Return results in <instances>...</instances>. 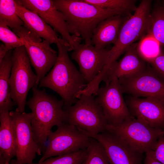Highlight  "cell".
<instances>
[{"instance_id": "cell-31", "label": "cell", "mask_w": 164, "mask_h": 164, "mask_svg": "<svg viewBox=\"0 0 164 164\" xmlns=\"http://www.w3.org/2000/svg\"><path fill=\"white\" fill-rule=\"evenodd\" d=\"M143 164H162L155 158L152 150L147 152Z\"/></svg>"}, {"instance_id": "cell-33", "label": "cell", "mask_w": 164, "mask_h": 164, "mask_svg": "<svg viewBox=\"0 0 164 164\" xmlns=\"http://www.w3.org/2000/svg\"><path fill=\"white\" fill-rule=\"evenodd\" d=\"M0 164H12L11 163V164L9 162L5 161L3 160L0 159Z\"/></svg>"}, {"instance_id": "cell-4", "label": "cell", "mask_w": 164, "mask_h": 164, "mask_svg": "<svg viewBox=\"0 0 164 164\" xmlns=\"http://www.w3.org/2000/svg\"><path fill=\"white\" fill-rule=\"evenodd\" d=\"M151 0L141 1L136 10L122 26L118 39L110 49L107 64L98 76L105 77L109 69L130 45L149 33L150 25Z\"/></svg>"}, {"instance_id": "cell-30", "label": "cell", "mask_w": 164, "mask_h": 164, "mask_svg": "<svg viewBox=\"0 0 164 164\" xmlns=\"http://www.w3.org/2000/svg\"><path fill=\"white\" fill-rule=\"evenodd\" d=\"M152 150L155 159L164 164V135L159 138Z\"/></svg>"}, {"instance_id": "cell-10", "label": "cell", "mask_w": 164, "mask_h": 164, "mask_svg": "<svg viewBox=\"0 0 164 164\" xmlns=\"http://www.w3.org/2000/svg\"><path fill=\"white\" fill-rule=\"evenodd\" d=\"M118 79L111 78L104 87L99 88L95 99L101 107L108 125H116L134 118L125 101Z\"/></svg>"}, {"instance_id": "cell-22", "label": "cell", "mask_w": 164, "mask_h": 164, "mask_svg": "<svg viewBox=\"0 0 164 164\" xmlns=\"http://www.w3.org/2000/svg\"><path fill=\"white\" fill-rule=\"evenodd\" d=\"M156 4L151 9L149 33L164 48V7L161 4Z\"/></svg>"}, {"instance_id": "cell-25", "label": "cell", "mask_w": 164, "mask_h": 164, "mask_svg": "<svg viewBox=\"0 0 164 164\" xmlns=\"http://www.w3.org/2000/svg\"><path fill=\"white\" fill-rule=\"evenodd\" d=\"M82 164H110L102 146L92 137H90L86 156Z\"/></svg>"}, {"instance_id": "cell-19", "label": "cell", "mask_w": 164, "mask_h": 164, "mask_svg": "<svg viewBox=\"0 0 164 164\" xmlns=\"http://www.w3.org/2000/svg\"><path fill=\"white\" fill-rule=\"evenodd\" d=\"M132 15H116L100 22L93 31L91 44L98 49L114 44L122 26Z\"/></svg>"}, {"instance_id": "cell-27", "label": "cell", "mask_w": 164, "mask_h": 164, "mask_svg": "<svg viewBox=\"0 0 164 164\" xmlns=\"http://www.w3.org/2000/svg\"><path fill=\"white\" fill-rule=\"evenodd\" d=\"M87 154V149L56 157L49 158L41 162L32 164H82Z\"/></svg>"}, {"instance_id": "cell-15", "label": "cell", "mask_w": 164, "mask_h": 164, "mask_svg": "<svg viewBox=\"0 0 164 164\" xmlns=\"http://www.w3.org/2000/svg\"><path fill=\"white\" fill-rule=\"evenodd\" d=\"M102 146L110 164H142L143 154L108 131L91 136Z\"/></svg>"}, {"instance_id": "cell-6", "label": "cell", "mask_w": 164, "mask_h": 164, "mask_svg": "<svg viewBox=\"0 0 164 164\" xmlns=\"http://www.w3.org/2000/svg\"><path fill=\"white\" fill-rule=\"evenodd\" d=\"M12 60L9 79L10 97L17 106L16 109L22 113L25 111L29 91L37 86V77L32 70L31 64L24 46L13 50Z\"/></svg>"}, {"instance_id": "cell-9", "label": "cell", "mask_w": 164, "mask_h": 164, "mask_svg": "<svg viewBox=\"0 0 164 164\" xmlns=\"http://www.w3.org/2000/svg\"><path fill=\"white\" fill-rule=\"evenodd\" d=\"M90 137L73 125L65 123L50 133L44 153L39 162L53 156L86 149Z\"/></svg>"}, {"instance_id": "cell-29", "label": "cell", "mask_w": 164, "mask_h": 164, "mask_svg": "<svg viewBox=\"0 0 164 164\" xmlns=\"http://www.w3.org/2000/svg\"><path fill=\"white\" fill-rule=\"evenodd\" d=\"M148 63L157 76L164 82V53L162 51Z\"/></svg>"}, {"instance_id": "cell-5", "label": "cell", "mask_w": 164, "mask_h": 164, "mask_svg": "<svg viewBox=\"0 0 164 164\" xmlns=\"http://www.w3.org/2000/svg\"><path fill=\"white\" fill-rule=\"evenodd\" d=\"M67 123L90 137L105 132L108 122L102 109L93 95H81L74 104L63 107Z\"/></svg>"}, {"instance_id": "cell-28", "label": "cell", "mask_w": 164, "mask_h": 164, "mask_svg": "<svg viewBox=\"0 0 164 164\" xmlns=\"http://www.w3.org/2000/svg\"><path fill=\"white\" fill-rule=\"evenodd\" d=\"M0 39L8 51L24 46L22 39L2 22H0Z\"/></svg>"}, {"instance_id": "cell-8", "label": "cell", "mask_w": 164, "mask_h": 164, "mask_svg": "<svg viewBox=\"0 0 164 164\" xmlns=\"http://www.w3.org/2000/svg\"><path fill=\"white\" fill-rule=\"evenodd\" d=\"M22 40L31 65L37 77L36 86L53 67L58 54L50 43L32 32L24 26L12 29Z\"/></svg>"}, {"instance_id": "cell-32", "label": "cell", "mask_w": 164, "mask_h": 164, "mask_svg": "<svg viewBox=\"0 0 164 164\" xmlns=\"http://www.w3.org/2000/svg\"><path fill=\"white\" fill-rule=\"evenodd\" d=\"M5 45L3 44L0 45V62L1 61L8 52Z\"/></svg>"}, {"instance_id": "cell-13", "label": "cell", "mask_w": 164, "mask_h": 164, "mask_svg": "<svg viewBox=\"0 0 164 164\" xmlns=\"http://www.w3.org/2000/svg\"><path fill=\"white\" fill-rule=\"evenodd\" d=\"M118 80L123 93L135 97H152L164 100V82L148 63L146 69L140 74Z\"/></svg>"}, {"instance_id": "cell-17", "label": "cell", "mask_w": 164, "mask_h": 164, "mask_svg": "<svg viewBox=\"0 0 164 164\" xmlns=\"http://www.w3.org/2000/svg\"><path fill=\"white\" fill-rule=\"evenodd\" d=\"M138 44L135 43L129 46L123 57L111 66L103 81L105 83L113 77L118 79L128 78L140 74L146 69L148 63L139 55L137 50Z\"/></svg>"}, {"instance_id": "cell-20", "label": "cell", "mask_w": 164, "mask_h": 164, "mask_svg": "<svg viewBox=\"0 0 164 164\" xmlns=\"http://www.w3.org/2000/svg\"><path fill=\"white\" fill-rule=\"evenodd\" d=\"M9 112H0V159L10 163L16 156L17 143L15 127Z\"/></svg>"}, {"instance_id": "cell-7", "label": "cell", "mask_w": 164, "mask_h": 164, "mask_svg": "<svg viewBox=\"0 0 164 164\" xmlns=\"http://www.w3.org/2000/svg\"><path fill=\"white\" fill-rule=\"evenodd\" d=\"M107 131L119 136L142 154L152 150L158 139L164 135V130L152 127L135 118L117 125L108 124Z\"/></svg>"}, {"instance_id": "cell-3", "label": "cell", "mask_w": 164, "mask_h": 164, "mask_svg": "<svg viewBox=\"0 0 164 164\" xmlns=\"http://www.w3.org/2000/svg\"><path fill=\"white\" fill-rule=\"evenodd\" d=\"M56 45L58 49L57 60L39 85L40 87L48 88L56 92L64 102V107H68L77 102V94L86 87L87 84L70 59L68 47L60 43Z\"/></svg>"}, {"instance_id": "cell-12", "label": "cell", "mask_w": 164, "mask_h": 164, "mask_svg": "<svg viewBox=\"0 0 164 164\" xmlns=\"http://www.w3.org/2000/svg\"><path fill=\"white\" fill-rule=\"evenodd\" d=\"M28 9L39 15L47 24L60 33L62 39L70 46L69 51L73 50L83 39L71 35L70 29L63 14L56 8L53 0H19Z\"/></svg>"}, {"instance_id": "cell-35", "label": "cell", "mask_w": 164, "mask_h": 164, "mask_svg": "<svg viewBox=\"0 0 164 164\" xmlns=\"http://www.w3.org/2000/svg\"><path fill=\"white\" fill-rule=\"evenodd\" d=\"M162 3L161 5L164 7V0L162 1Z\"/></svg>"}, {"instance_id": "cell-11", "label": "cell", "mask_w": 164, "mask_h": 164, "mask_svg": "<svg viewBox=\"0 0 164 164\" xmlns=\"http://www.w3.org/2000/svg\"><path fill=\"white\" fill-rule=\"evenodd\" d=\"M9 114L16 133V164H32L36 155H41L42 152L34 137L31 123L33 114L32 112L21 113L16 109L10 111Z\"/></svg>"}, {"instance_id": "cell-1", "label": "cell", "mask_w": 164, "mask_h": 164, "mask_svg": "<svg viewBox=\"0 0 164 164\" xmlns=\"http://www.w3.org/2000/svg\"><path fill=\"white\" fill-rule=\"evenodd\" d=\"M56 9L63 14L73 35L81 36L87 44H91L93 31L103 20L117 15H130L121 9H102L84 0H54Z\"/></svg>"}, {"instance_id": "cell-23", "label": "cell", "mask_w": 164, "mask_h": 164, "mask_svg": "<svg viewBox=\"0 0 164 164\" xmlns=\"http://www.w3.org/2000/svg\"><path fill=\"white\" fill-rule=\"evenodd\" d=\"M161 47L158 41L149 33L138 42L137 50L140 57L149 63L161 53Z\"/></svg>"}, {"instance_id": "cell-34", "label": "cell", "mask_w": 164, "mask_h": 164, "mask_svg": "<svg viewBox=\"0 0 164 164\" xmlns=\"http://www.w3.org/2000/svg\"><path fill=\"white\" fill-rule=\"evenodd\" d=\"M10 162L12 164H16V160H11Z\"/></svg>"}, {"instance_id": "cell-18", "label": "cell", "mask_w": 164, "mask_h": 164, "mask_svg": "<svg viewBox=\"0 0 164 164\" xmlns=\"http://www.w3.org/2000/svg\"><path fill=\"white\" fill-rule=\"evenodd\" d=\"M16 12L24 23V26L37 36L48 41L50 44H62L70 49V46L56 32L37 14L22 5L19 0H15Z\"/></svg>"}, {"instance_id": "cell-16", "label": "cell", "mask_w": 164, "mask_h": 164, "mask_svg": "<svg viewBox=\"0 0 164 164\" xmlns=\"http://www.w3.org/2000/svg\"><path fill=\"white\" fill-rule=\"evenodd\" d=\"M132 115L150 126L164 130V100L132 96L125 101Z\"/></svg>"}, {"instance_id": "cell-21", "label": "cell", "mask_w": 164, "mask_h": 164, "mask_svg": "<svg viewBox=\"0 0 164 164\" xmlns=\"http://www.w3.org/2000/svg\"><path fill=\"white\" fill-rule=\"evenodd\" d=\"M12 50L0 62V112L10 111L15 105L10 97L9 79L12 64Z\"/></svg>"}, {"instance_id": "cell-24", "label": "cell", "mask_w": 164, "mask_h": 164, "mask_svg": "<svg viewBox=\"0 0 164 164\" xmlns=\"http://www.w3.org/2000/svg\"><path fill=\"white\" fill-rule=\"evenodd\" d=\"M0 22L5 23L12 29L24 26L16 13L15 0H0Z\"/></svg>"}, {"instance_id": "cell-14", "label": "cell", "mask_w": 164, "mask_h": 164, "mask_svg": "<svg viewBox=\"0 0 164 164\" xmlns=\"http://www.w3.org/2000/svg\"><path fill=\"white\" fill-rule=\"evenodd\" d=\"M110 49H98L91 44H78L71 54L87 84L101 71L107 64Z\"/></svg>"}, {"instance_id": "cell-26", "label": "cell", "mask_w": 164, "mask_h": 164, "mask_svg": "<svg viewBox=\"0 0 164 164\" xmlns=\"http://www.w3.org/2000/svg\"><path fill=\"white\" fill-rule=\"evenodd\" d=\"M85 2L102 9H121L135 12L137 7L135 0H84Z\"/></svg>"}, {"instance_id": "cell-2", "label": "cell", "mask_w": 164, "mask_h": 164, "mask_svg": "<svg viewBox=\"0 0 164 164\" xmlns=\"http://www.w3.org/2000/svg\"><path fill=\"white\" fill-rule=\"evenodd\" d=\"M32 90V96L26 104L33 114L31 123L34 137L42 151L52 128L67 123V114L62 99L48 94L44 89H39L37 86Z\"/></svg>"}]
</instances>
